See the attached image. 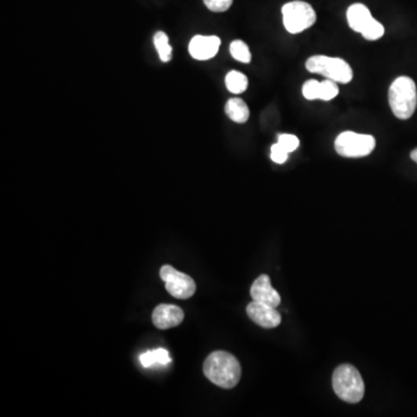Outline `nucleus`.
<instances>
[{
  "label": "nucleus",
  "mask_w": 417,
  "mask_h": 417,
  "mask_svg": "<svg viewBox=\"0 0 417 417\" xmlns=\"http://www.w3.org/2000/svg\"><path fill=\"white\" fill-rule=\"evenodd\" d=\"M155 49L158 52L159 58L162 63H169L172 61L173 49L169 44V36L164 31H157L153 37Z\"/></svg>",
  "instance_id": "dca6fc26"
},
{
  "label": "nucleus",
  "mask_w": 417,
  "mask_h": 417,
  "mask_svg": "<svg viewBox=\"0 0 417 417\" xmlns=\"http://www.w3.org/2000/svg\"><path fill=\"white\" fill-rule=\"evenodd\" d=\"M220 38L217 36L197 35L189 43V54L196 61H208L218 54Z\"/></svg>",
  "instance_id": "1a4fd4ad"
},
{
  "label": "nucleus",
  "mask_w": 417,
  "mask_h": 417,
  "mask_svg": "<svg viewBox=\"0 0 417 417\" xmlns=\"http://www.w3.org/2000/svg\"><path fill=\"white\" fill-rule=\"evenodd\" d=\"M383 33H385V29H383V24L374 17V20L371 21L367 27L364 28L360 34L363 35L364 38H367V40L376 41L381 38Z\"/></svg>",
  "instance_id": "a211bd4d"
},
{
  "label": "nucleus",
  "mask_w": 417,
  "mask_h": 417,
  "mask_svg": "<svg viewBox=\"0 0 417 417\" xmlns=\"http://www.w3.org/2000/svg\"><path fill=\"white\" fill-rule=\"evenodd\" d=\"M229 52L236 61L241 62L245 64H248L252 61V54L249 51L248 45L241 40L233 41L229 45Z\"/></svg>",
  "instance_id": "f3484780"
},
{
  "label": "nucleus",
  "mask_w": 417,
  "mask_h": 417,
  "mask_svg": "<svg viewBox=\"0 0 417 417\" xmlns=\"http://www.w3.org/2000/svg\"><path fill=\"white\" fill-rule=\"evenodd\" d=\"M160 278L165 282L167 292L178 299H189L196 292L195 281L169 264L162 267Z\"/></svg>",
  "instance_id": "0eeeda50"
},
{
  "label": "nucleus",
  "mask_w": 417,
  "mask_h": 417,
  "mask_svg": "<svg viewBox=\"0 0 417 417\" xmlns=\"http://www.w3.org/2000/svg\"><path fill=\"white\" fill-rule=\"evenodd\" d=\"M250 296L254 302L266 304L269 306L277 307L281 304V296L276 290L273 289L269 276L266 274L254 281L250 288Z\"/></svg>",
  "instance_id": "9b49d317"
},
{
  "label": "nucleus",
  "mask_w": 417,
  "mask_h": 417,
  "mask_svg": "<svg viewBox=\"0 0 417 417\" xmlns=\"http://www.w3.org/2000/svg\"><path fill=\"white\" fill-rule=\"evenodd\" d=\"M283 24L291 34H299L316 24V13L310 3L290 1L282 7Z\"/></svg>",
  "instance_id": "39448f33"
},
{
  "label": "nucleus",
  "mask_w": 417,
  "mask_h": 417,
  "mask_svg": "<svg viewBox=\"0 0 417 417\" xmlns=\"http://www.w3.org/2000/svg\"><path fill=\"white\" fill-rule=\"evenodd\" d=\"M321 84V93H320V100L323 101H330L333 99L337 98L339 94V87H337V83L330 79L320 83Z\"/></svg>",
  "instance_id": "6ab92c4d"
},
{
  "label": "nucleus",
  "mask_w": 417,
  "mask_h": 417,
  "mask_svg": "<svg viewBox=\"0 0 417 417\" xmlns=\"http://www.w3.org/2000/svg\"><path fill=\"white\" fill-rule=\"evenodd\" d=\"M411 160H414V162L417 164V148H415V150H413V151H411Z\"/></svg>",
  "instance_id": "b1692460"
},
{
  "label": "nucleus",
  "mask_w": 417,
  "mask_h": 417,
  "mask_svg": "<svg viewBox=\"0 0 417 417\" xmlns=\"http://www.w3.org/2000/svg\"><path fill=\"white\" fill-rule=\"evenodd\" d=\"M333 388L337 397L348 404H357L363 399L365 385L356 367L344 364L334 371Z\"/></svg>",
  "instance_id": "7ed1b4c3"
},
{
  "label": "nucleus",
  "mask_w": 417,
  "mask_h": 417,
  "mask_svg": "<svg viewBox=\"0 0 417 417\" xmlns=\"http://www.w3.org/2000/svg\"><path fill=\"white\" fill-rule=\"evenodd\" d=\"M203 372L208 381L222 388H233L241 378L239 362L226 351L210 353L203 364Z\"/></svg>",
  "instance_id": "f257e3e1"
},
{
  "label": "nucleus",
  "mask_w": 417,
  "mask_h": 417,
  "mask_svg": "<svg viewBox=\"0 0 417 417\" xmlns=\"http://www.w3.org/2000/svg\"><path fill=\"white\" fill-rule=\"evenodd\" d=\"M141 365L144 367H153L155 364H162V365H167V364L172 362V358L169 356V351L162 348L159 349L150 350L148 353H143L139 357Z\"/></svg>",
  "instance_id": "4468645a"
},
{
  "label": "nucleus",
  "mask_w": 417,
  "mask_h": 417,
  "mask_svg": "<svg viewBox=\"0 0 417 417\" xmlns=\"http://www.w3.org/2000/svg\"><path fill=\"white\" fill-rule=\"evenodd\" d=\"M348 24L353 31L362 33L364 28L374 20L370 10L363 3H353L347 10Z\"/></svg>",
  "instance_id": "f8f14e48"
},
{
  "label": "nucleus",
  "mask_w": 417,
  "mask_h": 417,
  "mask_svg": "<svg viewBox=\"0 0 417 417\" xmlns=\"http://www.w3.org/2000/svg\"><path fill=\"white\" fill-rule=\"evenodd\" d=\"M246 311L250 320L263 328H275L282 323V316L277 312L276 307L269 306L266 304L252 302Z\"/></svg>",
  "instance_id": "6e6552de"
},
{
  "label": "nucleus",
  "mask_w": 417,
  "mask_h": 417,
  "mask_svg": "<svg viewBox=\"0 0 417 417\" xmlns=\"http://www.w3.org/2000/svg\"><path fill=\"white\" fill-rule=\"evenodd\" d=\"M388 101L395 118H411L416 111L417 91L414 80L409 77H399L390 85Z\"/></svg>",
  "instance_id": "f03ea898"
},
{
  "label": "nucleus",
  "mask_w": 417,
  "mask_h": 417,
  "mask_svg": "<svg viewBox=\"0 0 417 417\" xmlns=\"http://www.w3.org/2000/svg\"><path fill=\"white\" fill-rule=\"evenodd\" d=\"M281 146H282L286 152L296 151L298 146H299V139L295 135H289V134H282L278 136V141H277Z\"/></svg>",
  "instance_id": "412c9836"
},
{
  "label": "nucleus",
  "mask_w": 417,
  "mask_h": 417,
  "mask_svg": "<svg viewBox=\"0 0 417 417\" xmlns=\"http://www.w3.org/2000/svg\"><path fill=\"white\" fill-rule=\"evenodd\" d=\"M208 10L215 13H222L232 6L233 0H203Z\"/></svg>",
  "instance_id": "4be33fe9"
},
{
  "label": "nucleus",
  "mask_w": 417,
  "mask_h": 417,
  "mask_svg": "<svg viewBox=\"0 0 417 417\" xmlns=\"http://www.w3.org/2000/svg\"><path fill=\"white\" fill-rule=\"evenodd\" d=\"M225 113L229 120H232L233 122L239 123V125H243L248 121L249 108L243 99H229L225 106Z\"/></svg>",
  "instance_id": "ddd939ff"
},
{
  "label": "nucleus",
  "mask_w": 417,
  "mask_h": 417,
  "mask_svg": "<svg viewBox=\"0 0 417 417\" xmlns=\"http://www.w3.org/2000/svg\"><path fill=\"white\" fill-rule=\"evenodd\" d=\"M225 84L233 94H241L248 87V79L239 71H231L226 74Z\"/></svg>",
  "instance_id": "2eb2a0df"
},
{
  "label": "nucleus",
  "mask_w": 417,
  "mask_h": 417,
  "mask_svg": "<svg viewBox=\"0 0 417 417\" xmlns=\"http://www.w3.org/2000/svg\"><path fill=\"white\" fill-rule=\"evenodd\" d=\"M270 157L271 160L276 164H284L288 160L289 157V152H286L284 148L276 143L271 146V152H270Z\"/></svg>",
  "instance_id": "5701e85b"
},
{
  "label": "nucleus",
  "mask_w": 417,
  "mask_h": 417,
  "mask_svg": "<svg viewBox=\"0 0 417 417\" xmlns=\"http://www.w3.org/2000/svg\"><path fill=\"white\" fill-rule=\"evenodd\" d=\"M307 71L312 73L323 74L327 79L340 84H349L353 80V69L342 58L328 56H312L306 62Z\"/></svg>",
  "instance_id": "20e7f679"
},
{
  "label": "nucleus",
  "mask_w": 417,
  "mask_h": 417,
  "mask_svg": "<svg viewBox=\"0 0 417 417\" xmlns=\"http://www.w3.org/2000/svg\"><path fill=\"white\" fill-rule=\"evenodd\" d=\"M185 319L183 311L176 305L162 304L152 313V323L158 330H169L181 325Z\"/></svg>",
  "instance_id": "9d476101"
},
{
  "label": "nucleus",
  "mask_w": 417,
  "mask_h": 417,
  "mask_svg": "<svg viewBox=\"0 0 417 417\" xmlns=\"http://www.w3.org/2000/svg\"><path fill=\"white\" fill-rule=\"evenodd\" d=\"M321 93V84L318 80L306 81L303 86V95L307 100H316L320 99Z\"/></svg>",
  "instance_id": "aec40b11"
},
{
  "label": "nucleus",
  "mask_w": 417,
  "mask_h": 417,
  "mask_svg": "<svg viewBox=\"0 0 417 417\" xmlns=\"http://www.w3.org/2000/svg\"><path fill=\"white\" fill-rule=\"evenodd\" d=\"M376 148L374 136L360 135L357 132H344L335 139V150L346 158H362L367 157Z\"/></svg>",
  "instance_id": "423d86ee"
}]
</instances>
